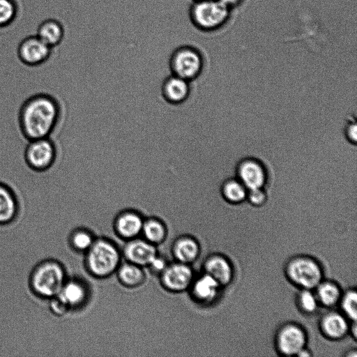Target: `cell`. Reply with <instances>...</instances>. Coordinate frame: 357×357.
Here are the masks:
<instances>
[{
    "mask_svg": "<svg viewBox=\"0 0 357 357\" xmlns=\"http://www.w3.org/2000/svg\"><path fill=\"white\" fill-rule=\"evenodd\" d=\"M62 117L61 102L56 94L37 93L28 97L17 114V125L26 140L51 137L56 132Z\"/></svg>",
    "mask_w": 357,
    "mask_h": 357,
    "instance_id": "obj_1",
    "label": "cell"
},
{
    "mask_svg": "<svg viewBox=\"0 0 357 357\" xmlns=\"http://www.w3.org/2000/svg\"><path fill=\"white\" fill-rule=\"evenodd\" d=\"M59 157V146L54 137H45L27 141L23 158L32 172L45 173L54 169Z\"/></svg>",
    "mask_w": 357,
    "mask_h": 357,
    "instance_id": "obj_2",
    "label": "cell"
},
{
    "mask_svg": "<svg viewBox=\"0 0 357 357\" xmlns=\"http://www.w3.org/2000/svg\"><path fill=\"white\" fill-rule=\"evenodd\" d=\"M284 273L293 284L306 289L316 288L324 278L320 264L307 256L292 257L286 264Z\"/></svg>",
    "mask_w": 357,
    "mask_h": 357,
    "instance_id": "obj_3",
    "label": "cell"
},
{
    "mask_svg": "<svg viewBox=\"0 0 357 357\" xmlns=\"http://www.w3.org/2000/svg\"><path fill=\"white\" fill-rule=\"evenodd\" d=\"M189 15L193 24L204 31L213 29L228 17V6L221 0H197L191 5Z\"/></svg>",
    "mask_w": 357,
    "mask_h": 357,
    "instance_id": "obj_4",
    "label": "cell"
},
{
    "mask_svg": "<svg viewBox=\"0 0 357 357\" xmlns=\"http://www.w3.org/2000/svg\"><path fill=\"white\" fill-rule=\"evenodd\" d=\"M204 57L194 46L183 45L174 49L169 57V66L173 75L188 81L196 78L202 71Z\"/></svg>",
    "mask_w": 357,
    "mask_h": 357,
    "instance_id": "obj_5",
    "label": "cell"
},
{
    "mask_svg": "<svg viewBox=\"0 0 357 357\" xmlns=\"http://www.w3.org/2000/svg\"><path fill=\"white\" fill-rule=\"evenodd\" d=\"M307 335L301 327L296 324L287 323L282 325L275 336L276 351L282 356H296L305 348Z\"/></svg>",
    "mask_w": 357,
    "mask_h": 357,
    "instance_id": "obj_6",
    "label": "cell"
},
{
    "mask_svg": "<svg viewBox=\"0 0 357 357\" xmlns=\"http://www.w3.org/2000/svg\"><path fill=\"white\" fill-rule=\"evenodd\" d=\"M63 274L57 265L50 264L40 267L34 275L36 290L45 296L59 294L63 287Z\"/></svg>",
    "mask_w": 357,
    "mask_h": 357,
    "instance_id": "obj_7",
    "label": "cell"
},
{
    "mask_svg": "<svg viewBox=\"0 0 357 357\" xmlns=\"http://www.w3.org/2000/svg\"><path fill=\"white\" fill-rule=\"evenodd\" d=\"M119 256L115 248L110 244L100 241L91 250L89 264L91 271L98 275L111 273L118 264Z\"/></svg>",
    "mask_w": 357,
    "mask_h": 357,
    "instance_id": "obj_8",
    "label": "cell"
},
{
    "mask_svg": "<svg viewBox=\"0 0 357 357\" xmlns=\"http://www.w3.org/2000/svg\"><path fill=\"white\" fill-rule=\"evenodd\" d=\"M51 48L37 36L28 37L19 45L18 56L26 66H39L48 59Z\"/></svg>",
    "mask_w": 357,
    "mask_h": 357,
    "instance_id": "obj_9",
    "label": "cell"
},
{
    "mask_svg": "<svg viewBox=\"0 0 357 357\" xmlns=\"http://www.w3.org/2000/svg\"><path fill=\"white\" fill-rule=\"evenodd\" d=\"M238 179L247 190L261 188L266 181V172L262 163L255 158L240 161L236 167Z\"/></svg>",
    "mask_w": 357,
    "mask_h": 357,
    "instance_id": "obj_10",
    "label": "cell"
},
{
    "mask_svg": "<svg viewBox=\"0 0 357 357\" xmlns=\"http://www.w3.org/2000/svg\"><path fill=\"white\" fill-rule=\"evenodd\" d=\"M207 274L213 277L220 285L229 284L234 277L231 264L223 256L215 255L210 257L205 264Z\"/></svg>",
    "mask_w": 357,
    "mask_h": 357,
    "instance_id": "obj_11",
    "label": "cell"
},
{
    "mask_svg": "<svg viewBox=\"0 0 357 357\" xmlns=\"http://www.w3.org/2000/svg\"><path fill=\"white\" fill-rule=\"evenodd\" d=\"M319 326L324 335L331 340H340L344 337L349 331L346 318L336 312L326 314L320 320Z\"/></svg>",
    "mask_w": 357,
    "mask_h": 357,
    "instance_id": "obj_12",
    "label": "cell"
},
{
    "mask_svg": "<svg viewBox=\"0 0 357 357\" xmlns=\"http://www.w3.org/2000/svg\"><path fill=\"white\" fill-rule=\"evenodd\" d=\"M162 90L165 97L169 102H182L189 95V81L172 74L165 81Z\"/></svg>",
    "mask_w": 357,
    "mask_h": 357,
    "instance_id": "obj_13",
    "label": "cell"
},
{
    "mask_svg": "<svg viewBox=\"0 0 357 357\" xmlns=\"http://www.w3.org/2000/svg\"><path fill=\"white\" fill-rule=\"evenodd\" d=\"M192 279L191 270L186 266L176 264L169 267L164 274L165 284L171 289H185Z\"/></svg>",
    "mask_w": 357,
    "mask_h": 357,
    "instance_id": "obj_14",
    "label": "cell"
},
{
    "mask_svg": "<svg viewBox=\"0 0 357 357\" xmlns=\"http://www.w3.org/2000/svg\"><path fill=\"white\" fill-rule=\"evenodd\" d=\"M17 210V198L9 183L0 181V222L11 220Z\"/></svg>",
    "mask_w": 357,
    "mask_h": 357,
    "instance_id": "obj_15",
    "label": "cell"
},
{
    "mask_svg": "<svg viewBox=\"0 0 357 357\" xmlns=\"http://www.w3.org/2000/svg\"><path fill=\"white\" fill-rule=\"evenodd\" d=\"M63 34V28L59 22L47 20L38 26L37 36L50 47H52L61 43Z\"/></svg>",
    "mask_w": 357,
    "mask_h": 357,
    "instance_id": "obj_16",
    "label": "cell"
},
{
    "mask_svg": "<svg viewBox=\"0 0 357 357\" xmlns=\"http://www.w3.org/2000/svg\"><path fill=\"white\" fill-rule=\"evenodd\" d=\"M316 288L317 301L324 307H331L341 298V289L334 282L321 281Z\"/></svg>",
    "mask_w": 357,
    "mask_h": 357,
    "instance_id": "obj_17",
    "label": "cell"
},
{
    "mask_svg": "<svg viewBox=\"0 0 357 357\" xmlns=\"http://www.w3.org/2000/svg\"><path fill=\"white\" fill-rule=\"evenodd\" d=\"M126 254L132 261L138 264H150L155 257L154 248L142 241L131 243L127 248Z\"/></svg>",
    "mask_w": 357,
    "mask_h": 357,
    "instance_id": "obj_18",
    "label": "cell"
},
{
    "mask_svg": "<svg viewBox=\"0 0 357 357\" xmlns=\"http://www.w3.org/2000/svg\"><path fill=\"white\" fill-rule=\"evenodd\" d=\"M220 191L225 200L239 204L246 199L248 190L238 178H229L223 183Z\"/></svg>",
    "mask_w": 357,
    "mask_h": 357,
    "instance_id": "obj_19",
    "label": "cell"
},
{
    "mask_svg": "<svg viewBox=\"0 0 357 357\" xmlns=\"http://www.w3.org/2000/svg\"><path fill=\"white\" fill-rule=\"evenodd\" d=\"M220 286L213 277L206 274L196 282L194 287L195 294L201 300L211 301L217 296Z\"/></svg>",
    "mask_w": 357,
    "mask_h": 357,
    "instance_id": "obj_20",
    "label": "cell"
},
{
    "mask_svg": "<svg viewBox=\"0 0 357 357\" xmlns=\"http://www.w3.org/2000/svg\"><path fill=\"white\" fill-rule=\"evenodd\" d=\"M142 220L136 214L125 213L118 220V229L124 236L131 237L135 236L142 228Z\"/></svg>",
    "mask_w": 357,
    "mask_h": 357,
    "instance_id": "obj_21",
    "label": "cell"
},
{
    "mask_svg": "<svg viewBox=\"0 0 357 357\" xmlns=\"http://www.w3.org/2000/svg\"><path fill=\"white\" fill-rule=\"evenodd\" d=\"M199 247L191 239H184L178 243L175 248L176 257L183 262L193 261L197 256Z\"/></svg>",
    "mask_w": 357,
    "mask_h": 357,
    "instance_id": "obj_22",
    "label": "cell"
},
{
    "mask_svg": "<svg viewBox=\"0 0 357 357\" xmlns=\"http://www.w3.org/2000/svg\"><path fill=\"white\" fill-rule=\"evenodd\" d=\"M59 298L67 305L79 302L84 296L83 289L77 283L71 282L62 287Z\"/></svg>",
    "mask_w": 357,
    "mask_h": 357,
    "instance_id": "obj_23",
    "label": "cell"
},
{
    "mask_svg": "<svg viewBox=\"0 0 357 357\" xmlns=\"http://www.w3.org/2000/svg\"><path fill=\"white\" fill-rule=\"evenodd\" d=\"M343 312L350 320L356 321L357 317V294L355 289L347 290L340 298Z\"/></svg>",
    "mask_w": 357,
    "mask_h": 357,
    "instance_id": "obj_24",
    "label": "cell"
},
{
    "mask_svg": "<svg viewBox=\"0 0 357 357\" xmlns=\"http://www.w3.org/2000/svg\"><path fill=\"white\" fill-rule=\"evenodd\" d=\"M297 305L303 312L312 313L318 307V301L311 289H303L296 297Z\"/></svg>",
    "mask_w": 357,
    "mask_h": 357,
    "instance_id": "obj_25",
    "label": "cell"
},
{
    "mask_svg": "<svg viewBox=\"0 0 357 357\" xmlns=\"http://www.w3.org/2000/svg\"><path fill=\"white\" fill-rule=\"evenodd\" d=\"M121 280L129 285L137 284L142 278V271L136 266L125 265L119 273Z\"/></svg>",
    "mask_w": 357,
    "mask_h": 357,
    "instance_id": "obj_26",
    "label": "cell"
},
{
    "mask_svg": "<svg viewBox=\"0 0 357 357\" xmlns=\"http://www.w3.org/2000/svg\"><path fill=\"white\" fill-rule=\"evenodd\" d=\"M16 8L12 0H0V26L8 24L15 15Z\"/></svg>",
    "mask_w": 357,
    "mask_h": 357,
    "instance_id": "obj_27",
    "label": "cell"
},
{
    "mask_svg": "<svg viewBox=\"0 0 357 357\" xmlns=\"http://www.w3.org/2000/svg\"><path fill=\"white\" fill-rule=\"evenodd\" d=\"M144 234L146 238L153 242L160 241L165 235L162 226L155 221H149L144 226Z\"/></svg>",
    "mask_w": 357,
    "mask_h": 357,
    "instance_id": "obj_28",
    "label": "cell"
},
{
    "mask_svg": "<svg viewBox=\"0 0 357 357\" xmlns=\"http://www.w3.org/2000/svg\"><path fill=\"white\" fill-rule=\"evenodd\" d=\"M266 194L263 188L248 190L246 199L252 206H262L266 202Z\"/></svg>",
    "mask_w": 357,
    "mask_h": 357,
    "instance_id": "obj_29",
    "label": "cell"
},
{
    "mask_svg": "<svg viewBox=\"0 0 357 357\" xmlns=\"http://www.w3.org/2000/svg\"><path fill=\"white\" fill-rule=\"evenodd\" d=\"M75 245L81 250L88 248L91 244V237L85 233H78L73 238Z\"/></svg>",
    "mask_w": 357,
    "mask_h": 357,
    "instance_id": "obj_30",
    "label": "cell"
},
{
    "mask_svg": "<svg viewBox=\"0 0 357 357\" xmlns=\"http://www.w3.org/2000/svg\"><path fill=\"white\" fill-rule=\"evenodd\" d=\"M357 126L355 121H350L345 126L346 138L353 144H356L357 138Z\"/></svg>",
    "mask_w": 357,
    "mask_h": 357,
    "instance_id": "obj_31",
    "label": "cell"
},
{
    "mask_svg": "<svg viewBox=\"0 0 357 357\" xmlns=\"http://www.w3.org/2000/svg\"><path fill=\"white\" fill-rule=\"evenodd\" d=\"M67 305L64 303L59 298L58 299L54 301V302L52 304V307L53 308V310L54 312L56 313H61L63 312Z\"/></svg>",
    "mask_w": 357,
    "mask_h": 357,
    "instance_id": "obj_32",
    "label": "cell"
},
{
    "mask_svg": "<svg viewBox=\"0 0 357 357\" xmlns=\"http://www.w3.org/2000/svg\"><path fill=\"white\" fill-rule=\"evenodd\" d=\"M150 264H151L153 267L156 270H162L165 267V262L162 259L156 257H155Z\"/></svg>",
    "mask_w": 357,
    "mask_h": 357,
    "instance_id": "obj_33",
    "label": "cell"
},
{
    "mask_svg": "<svg viewBox=\"0 0 357 357\" xmlns=\"http://www.w3.org/2000/svg\"><path fill=\"white\" fill-rule=\"evenodd\" d=\"M311 354L305 349V348L303 349L301 351L298 352V354L296 355V356H310Z\"/></svg>",
    "mask_w": 357,
    "mask_h": 357,
    "instance_id": "obj_34",
    "label": "cell"
},
{
    "mask_svg": "<svg viewBox=\"0 0 357 357\" xmlns=\"http://www.w3.org/2000/svg\"><path fill=\"white\" fill-rule=\"evenodd\" d=\"M221 1L228 6L229 4H234L236 2H238L239 0H221Z\"/></svg>",
    "mask_w": 357,
    "mask_h": 357,
    "instance_id": "obj_35",
    "label": "cell"
},
{
    "mask_svg": "<svg viewBox=\"0 0 357 357\" xmlns=\"http://www.w3.org/2000/svg\"><path fill=\"white\" fill-rule=\"evenodd\" d=\"M194 1H197V0H194Z\"/></svg>",
    "mask_w": 357,
    "mask_h": 357,
    "instance_id": "obj_36",
    "label": "cell"
}]
</instances>
